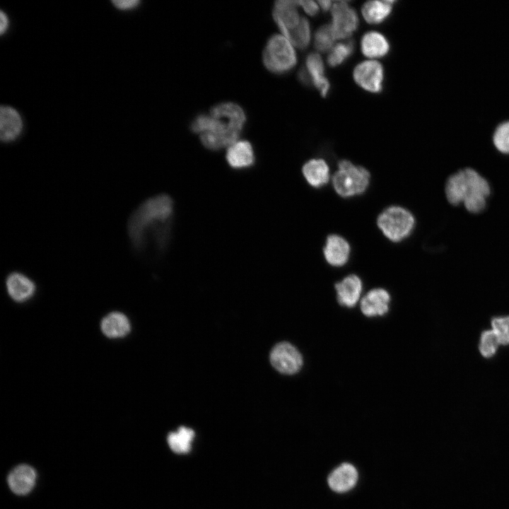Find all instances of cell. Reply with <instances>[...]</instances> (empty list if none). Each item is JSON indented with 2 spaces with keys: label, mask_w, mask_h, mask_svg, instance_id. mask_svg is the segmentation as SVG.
Returning a JSON list of instances; mask_svg holds the SVG:
<instances>
[{
  "label": "cell",
  "mask_w": 509,
  "mask_h": 509,
  "mask_svg": "<svg viewBox=\"0 0 509 509\" xmlns=\"http://www.w3.org/2000/svg\"><path fill=\"white\" fill-rule=\"evenodd\" d=\"M194 431L189 428L180 426L177 431L168 434L167 441L170 448L175 453H187L192 448Z\"/></svg>",
  "instance_id": "obj_25"
},
{
  "label": "cell",
  "mask_w": 509,
  "mask_h": 509,
  "mask_svg": "<svg viewBox=\"0 0 509 509\" xmlns=\"http://www.w3.org/2000/svg\"><path fill=\"white\" fill-rule=\"evenodd\" d=\"M306 67L314 86L322 97H326L330 88L327 78L324 76V64L321 57L317 53L310 54L306 59Z\"/></svg>",
  "instance_id": "obj_23"
},
{
  "label": "cell",
  "mask_w": 509,
  "mask_h": 509,
  "mask_svg": "<svg viewBox=\"0 0 509 509\" xmlns=\"http://www.w3.org/2000/svg\"><path fill=\"white\" fill-rule=\"evenodd\" d=\"M370 179V174L366 168L344 159L338 163V170L332 175V181L335 192L347 198L363 193Z\"/></svg>",
  "instance_id": "obj_4"
},
{
  "label": "cell",
  "mask_w": 509,
  "mask_h": 509,
  "mask_svg": "<svg viewBox=\"0 0 509 509\" xmlns=\"http://www.w3.org/2000/svg\"><path fill=\"white\" fill-rule=\"evenodd\" d=\"M291 43L298 49L306 48L310 41L311 32L308 21L302 18L299 25L293 29L281 32Z\"/></svg>",
  "instance_id": "obj_26"
},
{
  "label": "cell",
  "mask_w": 509,
  "mask_h": 509,
  "mask_svg": "<svg viewBox=\"0 0 509 509\" xmlns=\"http://www.w3.org/2000/svg\"><path fill=\"white\" fill-rule=\"evenodd\" d=\"M353 50L354 44L351 40L337 45L328 55V64L332 67L340 65L352 54Z\"/></svg>",
  "instance_id": "obj_27"
},
{
  "label": "cell",
  "mask_w": 509,
  "mask_h": 509,
  "mask_svg": "<svg viewBox=\"0 0 509 509\" xmlns=\"http://www.w3.org/2000/svg\"><path fill=\"white\" fill-rule=\"evenodd\" d=\"M335 290L339 303L352 308L358 301L363 288L361 279L356 274H349L342 281L335 283Z\"/></svg>",
  "instance_id": "obj_14"
},
{
  "label": "cell",
  "mask_w": 509,
  "mask_h": 509,
  "mask_svg": "<svg viewBox=\"0 0 509 509\" xmlns=\"http://www.w3.org/2000/svg\"><path fill=\"white\" fill-rule=\"evenodd\" d=\"M390 302V296L385 289L374 288L361 299V310L367 317L382 316L388 312Z\"/></svg>",
  "instance_id": "obj_13"
},
{
  "label": "cell",
  "mask_w": 509,
  "mask_h": 509,
  "mask_svg": "<svg viewBox=\"0 0 509 509\" xmlns=\"http://www.w3.org/2000/svg\"><path fill=\"white\" fill-rule=\"evenodd\" d=\"M226 160L235 169L247 168L255 160L253 147L250 141L238 140L230 145L226 151Z\"/></svg>",
  "instance_id": "obj_15"
},
{
  "label": "cell",
  "mask_w": 509,
  "mask_h": 509,
  "mask_svg": "<svg viewBox=\"0 0 509 509\" xmlns=\"http://www.w3.org/2000/svg\"><path fill=\"white\" fill-rule=\"evenodd\" d=\"M357 480L356 469L351 464L343 463L330 473L328 484L336 492H346L356 485Z\"/></svg>",
  "instance_id": "obj_17"
},
{
  "label": "cell",
  "mask_w": 509,
  "mask_h": 509,
  "mask_svg": "<svg viewBox=\"0 0 509 509\" xmlns=\"http://www.w3.org/2000/svg\"><path fill=\"white\" fill-rule=\"evenodd\" d=\"M262 62L269 71L284 74L291 70L297 63L293 45L283 35L271 36L262 53Z\"/></svg>",
  "instance_id": "obj_5"
},
{
  "label": "cell",
  "mask_w": 509,
  "mask_h": 509,
  "mask_svg": "<svg viewBox=\"0 0 509 509\" xmlns=\"http://www.w3.org/2000/svg\"><path fill=\"white\" fill-rule=\"evenodd\" d=\"M361 47L363 54L370 58L382 57L390 48L387 38L375 31L368 32L363 36Z\"/></svg>",
  "instance_id": "obj_20"
},
{
  "label": "cell",
  "mask_w": 509,
  "mask_h": 509,
  "mask_svg": "<svg viewBox=\"0 0 509 509\" xmlns=\"http://www.w3.org/2000/svg\"><path fill=\"white\" fill-rule=\"evenodd\" d=\"M351 247L341 236L337 234L329 235L323 247V254L327 262L333 267H342L349 260Z\"/></svg>",
  "instance_id": "obj_11"
},
{
  "label": "cell",
  "mask_w": 509,
  "mask_h": 509,
  "mask_svg": "<svg viewBox=\"0 0 509 509\" xmlns=\"http://www.w3.org/2000/svg\"><path fill=\"white\" fill-rule=\"evenodd\" d=\"M318 3H319L320 7H321L324 11L329 10V9L330 8L331 6H332V5H331V4H332V1H318Z\"/></svg>",
  "instance_id": "obj_35"
},
{
  "label": "cell",
  "mask_w": 509,
  "mask_h": 509,
  "mask_svg": "<svg viewBox=\"0 0 509 509\" xmlns=\"http://www.w3.org/2000/svg\"><path fill=\"white\" fill-rule=\"evenodd\" d=\"M113 4L119 9H129L136 6L140 1L139 0H114Z\"/></svg>",
  "instance_id": "obj_33"
},
{
  "label": "cell",
  "mask_w": 509,
  "mask_h": 509,
  "mask_svg": "<svg viewBox=\"0 0 509 509\" xmlns=\"http://www.w3.org/2000/svg\"><path fill=\"white\" fill-rule=\"evenodd\" d=\"M22 120L13 107L1 106L0 109V138L4 142L16 139L22 129Z\"/></svg>",
  "instance_id": "obj_18"
},
{
  "label": "cell",
  "mask_w": 509,
  "mask_h": 509,
  "mask_svg": "<svg viewBox=\"0 0 509 509\" xmlns=\"http://www.w3.org/2000/svg\"><path fill=\"white\" fill-rule=\"evenodd\" d=\"M393 3L390 0L368 1L362 7L363 16L368 23H380L390 16Z\"/></svg>",
  "instance_id": "obj_24"
},
{
  "label": "cell",
  "mask_w": 509,
  "mask_h": 509,
  "mask_svg": "<svg viewBox=\"0 0 509 509\" xmlns=\"http://www.w3.org/2000/svg\"><path fill=\"white\" fill-rule=\"evenodd\" d=\"M336 40L331 24L324 25L316 31L315 47L322 52L329 50Z\"/></svg>",
  "instance_id": "obj_28"
},
{
  "label": "cell",
  "mask_w": 509,
  "mask_h": 509,
  "mask_svg": "<svg viewBox=\"0 0 509 509\" xmlns=\"http://www.w3.org/2000/svg\"><path fill=\"white\" fill-rule=\"evenodd\" d=\"M36 473L33 468L26 464L15 467L8 476V484L16 494L25 495L34 487Z\"/></svg>",
  "instance_id": "obj_16"
},
{
  "label": "cell",
  "mask_w": 509,
  "mask_h": 509,
  "mask_svg": "<svg viewBox=\"0 0 509 509\" xmlns=\"http://www.w3.org/2000/svg\"><path fill=\"white\" fill-rule=\"evenodd\" d=\"M270 362L281 373L293 375L300 370L303 360L302 355L294 346L283 341L277 344L272 349Z\"/></svg>",
  "instance_id": "obj_7"
},
{
  "label": "cell",
  "mask_w": 509,
  "mask_h": 509,
  "mask_svg": "<svg viewBox=\"0 0 509 509\" xmlns=\"http://www.w3.org/2000/svg\"><path fill=\"white\" fill-rule=\"evenodd\" d=\"M297 1L279 0L275 2L273 18L281 32L297 27L301 18L297 9Z\"/></svg>",
  "instance_id": "obj_12"
},
{
  "label": "cell",
  "mask_w": 509,
  "mask_h": 509,
  "mask_svg": "<svg viewBox=\"0 0 509 509\" xmlns=\"http://www.w3.org/2000/svg\"><path fill=\"white\" fill-rule=\"evenodd\" d=\"M242 129L210 114L198 115L191 124V130L199 134L203 146L212 151L228 148L239 140Z\"/></svg>",
  "instance_id": "obj_3"
},
{
  "label": "cell",
  "mask_w": 509,
  "mask_h": 509,
  "mask_svg": "<svg viewBox=\"0 0 509 509\" xmlns=\"http://www.w3.org/2000/svg\"><path fill=\"white\" fill-rule=\"evenodd\" d=\"M6 286L9 296L13 300L19 303L31 298L36 291L34 281L24 274L18 271L11 272L7 276Z\"/></svg>",
  "instance_id": "obj_10"
},
{
  "label": "cell",
  "mask_w": 509,
  "mask_h": 509,
  "mask_svg": "<svg viewBox=\"0 0 509 509\" xmlns=\"http://www.w3.org/2000/svg\"><path fill=\"white\" fill-rule=\"evenodd\" d=\"M332 23L331 24L336 39L349 37L356 29L358 19L354 9L347 1H337L332 8Z\"/></svg>",
  "instance_id": "obj_9"
},
{
  "label": "cell",
  "mask_w": 509,
  "mask_h": 509,
  "mask_svg": "<svg viewBox=\"0 0 509 509\" xmlns=\"http://www.w3.org/2000/svg\"><path fill=\"white\" fill-rule=\"evenodd\" d=\"M211 115L223 119L228 122L243 129L246 122V115L243 109L233 102L221 103L210 110Z\"/></svg>",
  "instance_id": "obj_21"
},
{
  "label": "cell",
  "mask_w": 509,
  "mask_h": 509,
  "mask_svg": "<svg viewBox=\"0 0 509 509\" xmlns=\"http://www.w3.org/2000/svg\"><path fill=\"white\" fill-rule=\"evenodd\" d=\"M493 140L499 151L509 153V121L501 124L496 128Z\"/></svg>",
  "instance_id": "obj_31"
},
{
  "label": "cell",
  "mask_w": 509,
  "mask_h": 509,
  "mask_svg": "<svg viewBox=\"0 0 509 509\" xmlns=\"http://www.w3.org/2000/svg\"><path fill=\"white\" fill-rule=\"evenodd\" d=\"M491 326L499 344H509V316L493 318Z\"/></svg>",
  "instance_id": "obj_30"
},
{
  "label": "cell",
  "mask_w": 509,
  "mask_h": 509,
  "mask_svg": "<svg viewBox=\"0 0 509 509\" xmlns=\"http://www.w3.org/2000/svg\"><path fill=\"white\" fill-rule=\"evenodd\" d=\"M498 345L499 342L497 337L492 329L486 330L481 333L479 351L484 357L490 358L493 356L496 352Z\"/></svg>",
  "instance_id": "obj_29"
},
{
  "label": "cell",
  "mask_w": 509,
  "mask_h": 509,
  "mask_svg": "<svg viewBox=\"0 0 509 509\" xmlns=\"http://www.w3.org/2000/svg\"><path fill=\"white\" fill-rule=\"evenodd\" d=\"M130 323L122 313L114 312L105 317L101 322V329L109 338H120L130 331Z\"/></svg>",
  "instance_id": "obj_22"
},
{
  "label": "cell",
  "mask_w": 509,
  "mask_h": 509,
  "mask_svg": "<svg viewBox=\"0 0 509 509\" xmlns=\"http://www.w3.org/2000/svg\"><path fill=\"white\" fill-rule=\"evenodd\" d=\"M445 194L450 204L458 205L464 203L469 212L479 213L486 206L490 187L488 182L476 171L466 168L448 178Z\"/></svg>",
  "instance_id": "obj_2"
},
{
  "label": "cell",
  "mask_w": 509,
  "mask_h": 509,
  "mask_svg": "<svg viewBox=\"0 0 509 509\" xmlns=\"http://www.w3.org/2000/svg\"><path fill=\"white\" fill-rule=\"evenodd\" d=\"M377 225L387 239L398 242L411 234L415 225V219L407 209L399 206H392L379 214Z\"/></svg>",
  "instance_id": "obj_6"
},
{
  "label": "cell",
  "mask_w": 509,
  "mask_h": 509,
  "mask_svg": "<svg viewBox=\"0 0 509 509\" xmlns=\"http://www.w3.org/2000/svg\"><path fill=\"white\" fill-rule=\"evenodd\" d=\"M298 6L310 16H315L319 11L318 5L313 1H297Z\"/></svg>",
  "instance_id": "obj_32"
},
{
  "label": "cell",
  "mask_w": 509,
  "mask_h": 509,
  "mask_svg": "<svg viewBox=\"0 0 509 509\" xmlns=\"http://www.w3.org/2000/svg\"><path fill=\"white\" fill-rule=\"evenodd\" d=\"M173 215V202L166 194L148 198L129 216L127 233L131 245L141 252L152 240L159 250L163 249L170 238Z\"/></svg>",
  "instance_id": "obj_1"
},
{
  "label": "cell",
  "mask_w": 509,
  "mask_h": 509,
  "mask_svg": "<svg viewBox=\"0 0 509 509\" xmlns=\"http://www.w3.org/2000/svg\"><path fill=\"white\" fill-rule=\"evenodd\" d=\"M356 83L364 90L378 93L382 91L384 69L377 61H365L355 67L353 73Z\"/></svg>",
  "instance_id": "obj_8"
},
{
  "label": "cell",
  "mask_w": 509,
  "mask_h": 509,
  "mask_svg": "<svg viewBox=\"0 0 509 509\" xmlns=\"http://www.w3.org/2000/svg\"><path fill=\"white\" fill-rule=\"evenodd\" d=\"M302 172L308 183L315 188L327 184L330 177L329 166L322 158L307 161L302 168Z\"/></svg>",
  "instance_id": "obj_19"
},
{
  "label": "cell",
  "mask_w": 509,
  "mask_h": 509,
  "mask_svg": "<svg viewBox=\"0 0 509 509\" xmlns=\"http://www.w3.org/2000/svg\"><path fill=\"white\" fill-rule=\"evenodd\" d=\"M0 18H1L0 33L2 35V34H4V33L6 30V29L8 28V21L6 15L3 11H1Z\"/></svg>",
  "instance_id": "obj_34"
}]
</instances>
